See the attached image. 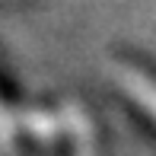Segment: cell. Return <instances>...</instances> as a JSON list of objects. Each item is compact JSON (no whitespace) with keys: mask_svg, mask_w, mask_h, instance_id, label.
<instances>
[{"mask_svg":"<svg viewBox=\"0 0 156 156\" xmlns=\"http://www.w3.org/2000/svg\"><path fill=\"white\" fill-rule=\"evenodd\" d=\"M118 76H121V83L127 86V93L137 99L144 108H150L153 118H156V83H150L144 73H134V70H118Z\"/></svg>","mask_w":156,"mask_h":156,"instance_id":"1","label":"cell"}]
</instances>
